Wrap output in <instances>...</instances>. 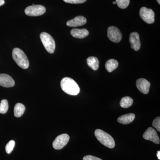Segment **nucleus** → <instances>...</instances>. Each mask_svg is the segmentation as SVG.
Wrapping results in <instances>:
<instances>
[{"label":"nucleus","instance_id":"5","mask_svg":"<svg viewBox=\"0 0 160 160\" xmlns=\"http://www.w3.org/2000/svg\"><path fill=\"white\" fill-rule=\"evenodd\" d=\"M46 9L42 5L29 6L25 10V13L29 16L35 17L42 15L46 12Z\"/></svg>","mask_w":160,"mask_h":160},{"label":"nucleus","instance_id":"10","mask_svg":"<svg viewBox=\"0 0 160 160\" xmlns=\"http://www.w3.org/2000/svg\"><path fill=\"white\" fill-rule=\"evenodd\" d=\"M129 42L132 49L135 51H138L141 48V42H140L139 35L137 32H132L129 36Z\"/></svg>","mask_w":160,"mask_h":160},{"label":"nucleus","instance_id":"25","mask_svg":"<svg viewBox=\"0 0 160 160\" xmlns=\"http://www.w3.org/2000/svg\"><path fill=\"white\" fill-rule=\"evenodd\" d=\"M83 160H102L99 158L92 156L91 155H87L83 158Z\"/></svg>","mask_w":160,"mask_h":160},{"label":"nucleus","instance_id":"11","mask_svg":"<svg viewBox=\"0 0 160 160\" xmlns=\"http://www.w3.org/2000/svg\"><path fill=\"white\" fill-rule=\"evenodd\" d=\"M136 86L141 92L146 94L149 92L150 83L145 79L140 78L137 80Z\"/></svg>","mask_w":160,"mask_h":160},{"label":"nucleus","instance_id":"15","mask_svg":"<svg viewBox=\"0 0 160 160\" xmlns=\"http://www.w3.org/2000/svg\"><path fill=\"white\" fill-rule=\"evenodd\" d=\"M135 118V115L134 113H128L119 117L118 118V122L123 125H127L132 122L134 120Z\"/></svg>","mask_w":160,"mask_h":160},{"label":"nucleus","instance_id":"2","mask_svg":"<svg viewBox=\"0 0 160 160\" xmlns=\"http://www.w3.org/2000/svg\"><path fill=\"white\" fill-rule=\"evenodd\" d=\"M12 58L18 66L23 69H28L29 61L25 52L19 48H15L12 50Z\"/></svg>","mask_w":160,"mask_h":160},{"label":"nucleus","instance_id":"16","mask_svg":"<svg viewBox=\"0 0 160 160\" xmlns=\"http://www.w3.org/2000/svg\"><path fill=\"white\" fill-rule=\"evenodd\" d=\"M87 63L88 66L93 70H97L98 69L99 62L97 58L95 57H89L87 58Z\"/></svg>","mask_w":160,"mask_h":160},{"label":"nucleus","instance_id":"27","mask_svg":"<svg viewBox=\"0 0 160 160\" xmlns=\"http://www.w3.org/2000/svg\"><path fill=\"white\" fill-rule=\"evenodd\" d=\"M157 156L159 160H160V151H158L157 153Z\"/></svg>","mask_w":160,"mask_h":160},{"label":"nucleus","instance_id":"12","mask_svg":"<svg viewBox=\"0 0 160 160\" xmlns=\"http://www.w3.org/2000/svg\"><path fill=\"white\" fill-rule=\"evenodd\" d=\"M15 85L14 80L9 75L0 74V86L6 88L13 87Z\"/></svg>","mask_w":160,"mask_h":160},{"label":"nucleus","instance_id":"3","mask_svg":"<svg viewBox=\"0 0 160 160\" xmlns=\"http://www.w3.org/2000/svg\"><path fill=\"white\" fill-rule=\"evenodd\" d=\"M94 133L98 141L104 146L110 149L114 148L115 143L111 135L100 129H96Z\"/></svg>","mask_w":160,"mask_h":160},{"label":"nucleus","instance_id":"13","mask_svg":"<svg viewBox=\"0 0 160 160\" xmlns=\"http://www.w3.org/2000/svg\"><path fill=\"white\" fill-rule=\"evenodd\" d=\"M87 20L86 18L82 16L76 17L72 19L69 20L66 23V25L69 27H78L86 24Z\"/></svg>","mask_w":160,"mask_h":160},{"label":"nucleus","instance_id":"21","mask_svg":"<svg viewBox=\"0 0 160 160\" xmlns=\"http://www.w3.org/2000/svg\"><path fill=\"white\" fill-rule=\"evenodd\" d=\"M116 2L121 9H126L130 2V0H116Z\"/></svg>","mask_w":160,"mask_h":160},{"label":"nucleus","instance_id":"8","mask_svg":"<svg viewBox=\"0 0 160 160\" xmlns=\"http://www.w3.org/2000/svg\"><path fill=\"white\" fill-rule=\"evenodd\" d=\"M69 140V136L67 134H62L56 138L52 143V146L55 149H61L67 145Z\"/></svg>","mask_w":160,"mask_h":160},{"label":"nucleus","instance_id":"22","mask_svg":"<svg viewBox=\"0 0 160 160\" xmlns=\"http://www.w3.org/2000/svg\"><path fill=\"white\" fill-rule=\"evenodd\" d=\"M15 145V142L13 140H11L9 141V142L7 143V145L6 146V152L8 154L11 153Z\"/></svg>","mask_w":160,"mask_h":160},{"label":"nucleus","instance_id":"17","mask_svg":"<svg viewBox=\"0 0 160 160\" xmlns=\"http://www.w3.org/2000/svg\"><path fill=\"white\" fill-rule=\"evenodd\" d=\"M118 66V63L116 60L109 59L106 62L105 67L107 71L109 72H112L117 69Z\"/></svg>","mask_w":160,"mask_h":160},{"label":"nucleus","instance_id":"24","mask_svg":"<svg viewBox=\"0 0 160 160\" xmlns=\"http://www.w3.org/2000/svg\"><path fill=\"white\" fill-rule=\"evenodd\" d=\"M65 2L70 4H81L85 2L86 0H63Z\"/></svg>","mask_w":160,"mask_h":160},{"label":"nucleus","instance_id":"7","mask_svg":"<svg viewBox=\"0 0 160 160\" xmlns=\"http://www.w3.org/2000/svg\"><path fill=\"white\" fill-rule=\"evenodd\" d=\"M107 36L110 41L115 43L119 42L122 38V35L119 29L115 26H110L108 28Z\"/></svg>","mask_w":160,"mask_h":160},{"label":"nucleus","instance_id":"19","mask_svg":"<svg viewBox=\"0 0 160 160\" xmlns=\"http://www.w3.org/2000/svg\"><path fill=\"white\" fill-rule=\"evenodd\" d=\"M133 103V101L131 98L129 97H125L121 100L120 105L122 108H127L132 106Z\"/></svg>","mask_w":160,"mask_h":160},{"label":"nucleus","instance_id":"9","mask_svg":"<svg viewBox=\"0 0 160 160\" xmlns=\"http://www.w3.org/2000/svg\"><path fill=\"white\" fill-rule=\"evenodd\" d=\"M143 137L145 139L149 140L155 144H160V139L157 132L152 127L148 128L144 132Z\"/></svg>","mask_w":160,"mask_h":160},{"label":"nucleus","instance_id":"4","mask_svg":"<svg viewBox=\"0 0 160 160\" xmlns=\"http://www.w3.org/2000/svg\"><path fill=\"white\" fill-rule=\"evenodd\" d=\"M40 38L46 50L49 53H53L56 47L54 39L50 34L46 32H42L40 34Z\"/></svg>","mask_w":160,"mask_h":160},{"label":"nucleus","instance_id":"29","mask_svg":"<svg viewBox=\"0 0 160 160\" xmlns=\"http://www.w3.org/2000/svg\"><path fill=\"white\" fill-rule=\"evenodd\" d=\"M112 3H113V4H116V2H113Z\"/></svg>","mask_w":160,"mask_h":160},{"label":"nucleus","instance_id":"26","mask_svg":"<svg viewBox=\"0 0 160 160\" xmlns=\"http://www.w3.org/2000/svg\"><path fill=\"white\" fill-rule=\"evenodd\" d=\"M5 1L4 0H0V6H2L5 4Z\"/></svg>","mask_w":160,"mask_h":160},{"label":"nucleus","instance_id":"1","mask_svg":"<svg viewBox=\"0 0 160 160\" xmlns=\"http://www.w3.org/2000/svg\"><path fill=\"white\" fill-rule=\"evenodd\" d=\"M61 86L63 91L70 95H77L80 89L78 85L71 78H63L61 82Z\"/></svg>","mask_w":160,"mask_h":160},{"label":"nucleus","instance_id":"28","mask_svg":"<svg viewBox=\"0 0 160 160\" xmlns=\"http://www.w3.org/2000/svg\"><path fill=\"white\" fill-rule=\"evenodd\" d=\"M157 1L158 2V4H160V0H157Z\"/></svg>","mask_w":160,"mask_h":160},{"label":"nucleus","instance_id":"20","mask_svg":"<svg viewBox=\"0 0 160 160\" xmlns=\"http://www.w3.org/2000/svg\"><path fill=\"white\" fill-rule=\"evenodd\" d=\"M9 109V104L7 100L3 99L0 103V113L5 114L8 111Z\"/></svg>","mask_w":160,"mask_h":160},{"label":"nucleus","instance_id":"30","mask_svg":"<svg viewBox=\"0 0 160 160\" xmlns=\"http://www.w3.org/2000/svg\"><path fill=\"white\" fill-rule=\"evenodd\" d=\"M34 5H35L34 4H32V6H34Z\"/></svg>","mask_w":160,"mask_h":160},{"label":"nucleus","instance_id":"6","mask_svg":"<svg viewBox=\"0 0 160 160\" xmlns=\"http://www.w3.org/2000/svg\"><path fill=\"white\" fill-rule=\"evenodd\" d=\"M139 13L141 18L144 22L149 24L154 22L155 13L152 9L143 7L140 9Z\"/></svg>","mask_w":160,"mask_h":160},{"label":"nucleus","instance_id":"23","mask_svg":"<svg viewBox=\"0 0 160 160\" xmlns=\"http://www.w3.org/2000/svg\"><path fill=\"white\" fill-rule=\"evenodd\" d=\"M152 125L153 127L157 129L158 131H160V118L159 117H158L153 120Z\"/></svg>","mask_w":160,"mask_h":160},{"label":"nucleus","instance_id":"14","mask_svg":"<svg viewBox=\"0 0 160 160\" xmlns=\"http://www.w3.org/2000/svg\"><path fill=\"white\" fill-rule=\"evenodd\" d=\"M70 33L72 37L82 39L88 36L89 31L86 29H72Z\"/></svg>","mask_w":160,"mask_h":160},{"label":"nucleus","instance_id":"18","mask_svg":"<svg viewBox=\"0 0 160 160\" xmlns=\"http://www.w3.org/2000/svg\"><path fill=\"white\" fill-rule=\"evenodd\" d=\"M26 110V108L23 104L18 103L15 106L14 108V116L17 118L21 117L23 115Z\"/></svg>","mask_w":160,"mask_h":160}]
</instances>
